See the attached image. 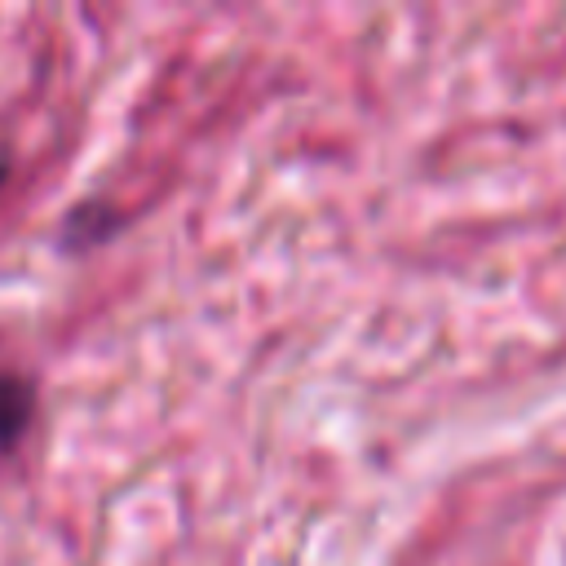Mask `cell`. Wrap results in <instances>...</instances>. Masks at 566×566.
<instances>
[{"label":"cell","instance_id":"cell-1","mask_svg":"<svg viewBox=\"0 0 566 566\" xmlns=\"http://www.w3.org/2000/svg\"><path fill=\"white\" fill-rule=\"evenodd\" d=\"M31 411H35V394L22 376H9L0 371V447H9L27 424H31Z\"/></svg>","mask_w":566,"mask_h":566},{"label":"cell","instance_id":"cell-2","mask_svg":"<svg viewBox=\"0 0 566 566\" xmlns=\"http://www.w3.org/2000/svg\"><path fill=\"white\" fill-rule=\"evenodd\" d=\"M4 172H9V155H4V146H0V181H4Z\"/></svg>","mask_w":566,"mask_h":566}]
</instances>
